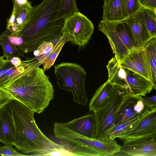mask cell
<instances>
[{
  "label": "cell",
  "mask_w": 156,
  "mask_h": 156,
  "mask_svg": "<svg viewBox=\"0 0 156 156\" xmlns=\"http://www.w3.org/2000/svg\"><path fill=\"white\" fill-rule=\"evenodd\" d=\"M63 0H43L33 7L29 17L18 36L23 39L25 53L33 52L44 41L62 35L65 19Z\"/></svg>",
  "instance_id": "obj_1"
},
{
  "label": "cell",
  "mask_w": 156,
  "mask_h": 156,
  "mask_svg": "<svg viewBox=\"0 0 156 156\" xmlns=\"http://www.w3.org/2000/svg\"><path fill=\"white\" fill-rule=\"evenodd\" d=\"M36 60L27 70L4 88L14 99L35 112L40 114L53 99V86Z\"/></svg>",
  "instance_id": "obj_2"
},
{
  "label": "cell",
  "mask_w": 156,
  "mask_h": 156,
  "mask_svg": "<svg viewBox=\"0 0 156 156\" xmlns=\"http://www.w3.org/2000/svg\"><path fill=\"white\" fill-rule=\"evenodd\" d=\"M12 116L13 127L14 145L23 153L43 152L55 146L37 125L34 111L14 99L7 104Z\"/></svg>",
  "instance_id": "obj_3"
},
{
  "label": "cell",
  "mask_w": 156,
  "mask_h": 156,
  "mask_svg": "<svg viewBox=\"0 0 156 156\" xmlns=\"http://www.w3.org/2000/svg\"><path fill=\"white\" fill-rule=\"evenodd\" d=\"M108 76L107 81L124 89L130 95L142 97L154 88L152 82L141 75L121 67L115 56L106 66Z\"/></svg>",
  "instance_id": "obj_4"
},
{
  "label": "cell",
  "mask_w": 156,
  "mask_h": 156,
  "mask_svg": "<svg viewBox=\"0 0 156 156\" xmlns=\"http://www.w3.org/2000/svg\"><path fill=\"white\" fill-rule=\"evenodd\" d=\"M54 67L59 88L71 92L74 101L86 106L88 98L85 88L87 74L83 68L71 62H62Z\"/></svg>",
  "instance_id": "obj_5"
},
{
  "label": "cell",
  "mask_w": 156,
  "mask_h": 156,
  "mask_svg": "<svg viewBox=\"0 0 156 156\" xmlns=\"http://www.w3.org/2000/svg\"><path fill=\"white\" fill-rule=\"evenodd\" d=\"M98 27L107 37L113 52L119 62L134 48L132 31L125 19L115 21L102 20Z\"/></svg>",
  "instance_id": "obj_6"
},
{
  "label": "cell",
  "mask_w": 156,
  "mask_h": 156,
  "mask_svg": "<svg viewBox=\"0 0 156 156\" xmlns=\"http://www.w3.org/2000/svg\"><path fill=\"white\" fill-rule=\"evenodd\" d=\"M129 95L123 88L114 85L105 105L93 112L96 122L95 138L105 139L106 134L115 125L120 106Z\"/></svg>",
  "instance_id": "obj_7"
},
{
  "label": "cell",
  "mask_w": 156,
  "mask_h": 156,
  "mask_svg": "<svg viewBox=\"0 0 156 156\" xmlns=\"http://www.w3.org/2000/svg\"><path fill=\"white\" fill-rule=\"evenodd\" d=\"M94 29L91 21L78 12L65 19L62 33L66 43L69 41L80 48L87 44Z\"/></svg>",
  "instance_id": "obj_8"
},
{
  "label": "cell",
  "mask_w": 156,
  "mask_h": 156,
  "mask_svg": "<svg viewBox=\"0 0 156 156\" xmlns=\"http://www.w3.org/2000/svg\"><path fill=\"white\" fill-rule=\"evenodd\" d=\"M123 142L112 156H156V134Z\"/></svg>",
  "instance_id": "obj_9"
},
{
  "label": "cell",
  "mask_w": 156,
  "mask_h": 156,
  "mask_svg": "<svg viewBox=\"0 0 156 156\" xmlns=\"http://www.w3.org/2000/svg\"><path fill=\"white\" fill-rule=\"evenodd\" d=\"M155 110L156 108L149 106L142 101L141 97L129 95L119 109L114 126L132 120Z\"/></svg>",
  "instance_id": "obj_10"
},
{
  "label": "cell",
  "mask_w": 156,
  "mask_h": 156,
  "mask_svg": "<svg viewBox=\"0 0 156 156\" xmlns=\"http://www.w3.org/2000/svg\"><path fill=\"white\" fill-rule=\"evenodd\" d=\"M69 140L78 146L86 147L98 153L101 156H112L119 151L121 147L115 139L90 138L76 133L70 136Z\"/></svg>",
  "instance_id": "obj_11"
},
{
  "label": "cell",
  "mask_w": 156,
  "mask_h": 156,
  "mask_svg": "<svg viewBox=\"0 0 156 156\" xmlns=\"http://www.w3.org/2000/svg\"><path fill=\"white\" fill-rule=\"evenodd\" d=\"M119 65L151 81L150 63L144 47L131 49L119 62Z\"/></svg>",
  "instance_id": "obj_12"
},
{
  "label": "cell",
  "mask_w": 156,
  "mask_h": 156,
  "mask_svg": "<svg viewBox=\"0 0 156 156\" xmlns=\"http://www.w3.org/2000/svg\"><path fill=\"white\" fill-rule=\"evenodd\" d=\"M125 20L131 29L134 48L144 47L152 38L145 25L141 9Z\"/></svg>",
  "instance_id": "obj_13"
},
{
  "label": "cell",
  "mask_w": 156,
  "mask_h": 156,
  "mask_svg": "<svg viewBox=\"0 0 156 156\" xmlns=\"http://www.w3.org/2000/svg\"><path fill=\"white\" fill-rule=\"evenodd\" d=\"M156 134V110L148 114L135 126L119 137L128 141Z\"/></svg>",
  "instance_id": "obj_14"
},
{
  "label": "cell",
  "mask_w": 156,
  "mask_h": 156,
  "mask_svg": "<svg viewBox=\"0 0 156 156\" xmlns=\"http://www.w3.org/2000/svg\"><path fill=\"white\" fill-rule=\"evenodd\" d=\"M64 126L80 135L95 138L96 122L93 113L76 118L66 123H61Z\"/></svg>",
  "instance_id": "obj_15"
},
{
  "label": "cell",
  "mask_w": 156,
  "mask_h": 156,
  "mask_svg": "<svg viewBox=\"0 0 156 156\" xmlns=\"http://www.w3.org/2000/svg\"><path fill=\"white\" fill-rule=\"evenodd\" d=\"M33 60L23 61L20 66L16 67L8 62L0 70V88H4L27 70L35 62Z\"/></svg>",
  "instance_id": "obj_16"
},
{
  "label": "cell",
  "mask_w": 156,
  "mask_h": 156,
  "mask_svg": "<svg viewBox=\"0 0 156 156\" xmlns=\"http://www.w3.org/2000/svg\"><path fill=\"white\" fill-rule=\"evenodd\" d=\"M0 142L5 145H14L12 120L7 105L2 108L0 115Z\"/></svg>",
  "instance_id": "obj_17"
},
{
  "label": "cell",
  "mask_w": 156,
  "mask_h": 156,
  "mask_svg": "<svg viewBox=\"0 0 156 156\" xmlns=\"http://www.w3.org/2000/svg\"><path fill=\"white\" fill-rule=\"evenodd\" d=\"M103 7V20L115 21L126 18L123 0H109Z\"/></svg>",
  "instance_id": "obj_18"
},
{
  "label": "cell",
  "mask_w": 156,
  "mask_h": 156,
  "mask_svg": "<svg viewBox=\"0 0 156 156\" xmlns=\"http://www.w3.org/2000/svg\"><path fill=\"white\" fill-rule=\"evenodd\" d=\"M114 86V84L107 81L97 89L90 101L89 108L90 111L95 112L105 105Z\"/></svg>",
  "instance_id": "obj_19"
},
{
  "label": "cell",
  "mask_w": 156,
  "mask_h": 156,
  "mask_svg": "<svg viewBox=\"0 0 156 156\" xmlns=\"http://www.w3.org/2000/svg\"><path fill=\"white\" fill-rule=\"evenodd\" d=\"M33 7L31 2L22 7H13L12 10L15 12V23L8 30L11 35H18L27 21Z\"/></svg>",
  "instance_id": "obj_20"
},
{
  "label": "cell",
  "mask_w": 156,
  "mask_h": 156,
  "mask_svg": "<svg viewBox=\"0 0 156 156\" xmlns=\"http://www.w3.org/2000/svg\"><path fill=\"white\" fill-rule=\"evenodd\" d=\"M150 113L145 114L132 120L115 125L106 134L105 139L114 140L124 135Z\"/></svg>",
  "instance_id": "obj_21"
},
{
  "label": "cell",
  "mask_w": 156,
  "mask_h": 156,
  "mask_svg": "<svg viewBox=\"0 0 156 156\" xmlns=\"http://www.w3.org/2000/svg\"><path fill=\"white\" fill-rule=\"evenodd\" d=\"M9 34V31L6 30L0 35V44L3 51L2 56L6 58V60L10 62L13 57L20 58L21 56L24 57V55L17 47L10 41Z\"/></svg>",
  "instance_id": "obj_22"
},
{
  "label": "cell",
  "mask_w": 156,
  "mask_h": 156,
  "mask_svg": "<svg viewBox=\"0 0 156 156\" xmlns=\"http://www.w3.org/2000/svg\"><path fill=\"white\" fill-rule=\"evenodd\" d=\"M156 37L151 38L144 47L148 57L151 70V81L156 89Z\"/></svg>",
  "instance_id": "obj_23"
},
{
  "label": "cell",
  "mask_w": 156,
  "mask_h": 156,
  "mask_svg": "<svg viewBox=\"0 0 156 156\" xmlns=\"http://www.w3.org/2000/svg\"><path fill=\"white\" fill-rule=\"evenodd\" d=\"M141 11L147 30L151 38L156 37V9L141 6Z\"/></svg>",
  "instance_id": "obj_24"
},
{
  "label": "cell",
  "mask_w": 156,
  "mask_h": 156,
  "mask_svg": "<svg viewBox=\"0 0 156 156\" xmlns=\"http://www.w3.org/2000/svg\"><path fill=\"white\" fill-rule=\"evenodd\" d=\"M66 43L65 38L62 35L53 48L44 59L42 63L43 69L45 72L52 66L64 45Z\"/></svg>",
  "instance_id": "obj_25"
},
{
  "label": "cell",
  "mask_w": 156,
  "mask_h": 156,
  "mask_svg": "<svg viewBox=\"0 0 156 156\" xmlns=\"http://www.w3.org/2000/svg\"><path fill=\"white\" fill-rule=\"evenodd\" d=\"M33 156H73L63 145L56 144L53 147L43 152L35 153Z\"/></svg>",
  "instance_id": "obj_26"
},
{
  "label": "cell",
  "mask_w": 156,
  "mask_h": 156,
  "mask_svg": "<svg viewBox=\"0 0 156 156\" xmlns=\"http://www.w3.org/2000/svg\"><path fill=\"white\" fill-rule=\"evenodd\" d=\"M55 45L51 41H44L34 51V55L36 57L42 56L37 59L41 64L44 59L53 48Z\"/></svg>",
  "instance_id": "obj_27"
},
{
  "label": "cell",
  "mask_w": 156,
  "mask_h": 156,
  "mask_svg": "<svg viewBox=\"0 0 156 156\" xmlns=\"http://www.w3.org/2000/svg\"><path fill=\"white\" fill-rule=\"evenodd\" d=\"M126 18L141 9L139 0H123Z\"/></svg>",
  "instance_id": "obj_28"
},
{
  "label": "cell",
  "mask_w": 156,
  "mask_h": 156,
  "mask_svg": "<svg viewBox=\"0 0 156 156\" xmlns=\"http://www.w3.org/2000/svg\"><path fill=\"white\" fill-rule=\"evenodd\" d=\"M78 12L75 0H63L62 13L65 19Z\"/></svg>",
  "instance_id": "obj_29"
},
{
  "label": "cell",
  "mask_w": 156,
  "mask_h": 156,
  "mask_svg": "<svg viewBox=\"0 0 156 156\" xmlns=\"http://www.w3.org/2000/svg\"><path fill=\"white\" fill-rule=\"evenodd\" d=\"M14 99L13 96L8 91L4 88H0V109Z\"/></svg>",
  "instance_id": "obj_30"
},
{
  "label": "cell",
  "mask_w": 156,
  "mask_h": 156,
  "mask_svg": "<svg viewBox=\"0 0 156 156\" xmlns=\"http://www.w3.org/2000/svg\"><path fill=\"white\" fill-rule=\"evenodd\" d=\"M0 155L12 156L26 155L15 151L13 148L12 145H5L2 146H0Z\"/></svg>",
  "instance_id": "obj_31"
},
{
  "label": "cell",
  "mask_w": 156,
  "mask_h": 156,
  "mask_svg": "<svg viewBox=\"0 0 156 156\" xmlns=\"http://www.w3.org/2000/svg\"><path fill=\"white\" fill-rule=\"evenodd\" d=\"M141 6L147 8L156 9V0H139Z\"/></svg>",
  "instance_id": "obj_32"
},
{
  "label": "cell",
  "mask_w": 156,
  "mask_h": 156,
  "mask_svg": "<svg viewBox=\"0 0 156 156\" xmlns=\"http://www.w3.org/2000/svg\"><path fill=\"white\" fill-rule=\"evenodd\" d=\"M142 101L149 106L152 108H156V96L146 98H142Z\"/></svg>",
  "instance_id": "obj_33"
},
{
  "label": "cell",
  "mask_w": 156,
  "mask_h": 156,
  "mask_svg": "<svg viewBox=\"0 0 156 156\" xmlns=\"http://www.w3.org/2000/svg\"><path fill=\"white\" fill-rule=\"evenodd\" d=\"M13 7H21L28 4L30 2L28 0H12Z\"/></svg>",
  "instance_id": "obj_34"
},
{
  "label": "cell",
  "mask_w": 156,
  "mask_h": 156,
  "mask_svg": "<svg viewBox=\"0 0 156 156\" xmlns=\"http://www.w3.org/2000/svg\"><path fill=\"white\" fill-rule=\"evenodd\" d=\"M20 58L17 57H14L12 58L10 62L15 66L17 67L20 66L22 63Z\"/></svg>",
  "instance_id": "obj_35"
},
{
  "label": "cell",
  "mask_w": 156,
  "mask_h": 156,
  "mask_svg": "<svg viewBox=\"0 0 156 156\" xmlns=\"http://www.w3.org/2000/svg\"><path fill=\"white\" fill-rule=\"evenodd\" d=\"M8 62L2 55L0 57V70L5 66Z\"/></svg>",
  "instance_id": "obj_36"
},
{
  "label": "cell",
  "mask_w": 156,
  "mask_h": 156,
  "mask_svg": "<svg viewBox=\"0 0 156 156\" xmlns=\"http://www.w3.org/2000/svg\"><path fill=\"white\" fill-rule=\"evenodd\" d=\"M104 1V4H106L107 3L109 0H103Z\"/></svg>",
  "instance_id": "obj_37"
},
{
  "label": "cell",
  "mask_w": 156,
  "mask_h": 156,
  "mask_svg": "<svg viewBox=\"0 0 156 156\" xmlns=\"http://www.w3.org/2000/svg\"><path fill=\"white\" fill-rule=\"evenodd\" d=\"M2 108L0 109V115H1V112H2Z\"/></svg>",
  "instance_id": "obj_38"
}]
</instances>
